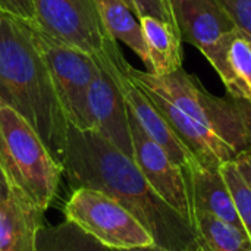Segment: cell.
Wrapping results in <instances>:
<instances>
[{"mask_svg":"<svg viewBox=\"0 0 251 251\" xmlns=\"http://www.w3.org/2000/svg\"><path fill=\"white\" fill-rule=\"evenodd\" d=\"M234 160H235L240 172L243 174V176L246 178V181L251 187V149H247V150L238 153Z\"/></svg>","mask_w":251,"mask_h":251,"instance_id":"23","label":"cell"},{"mask_svg":"<svg viewBox=\"0 0 251 251\" xmlns=\"http://www.w3.org/2000/svg\"><path fill=\"white\" fill-rule=\"evenodd\" d=\"M26 24L49 68L69 125L82 131H93L88 90L97 71V63L90 54L53 40L32 22Z\"/></svg>","mask_w":251,"mask_h":251,"instance_id":"5","label":"cell"},{"mask_svg":"<svg viewBox=\"0 0 251 251\" xmlns=\"http://www.w3.org/2000/svg\"><path fill=\"white\" fill-rule=\"evenodd\" d=\"M188 184L194 212L209 213L246 231L219 168H206L199 165L191 172Z\"/></svg>","mask_w":251,"mask_h":251,"instance_id":"13","label":"cell"},{"mask_svg":"<svg viewBox=\"0 0 251 251\" xmlns=\"http://www.w3.org/2000/svg\"><path fill=\"white\" fill-rule=\"evenodd\" d=\"M69 188L104 193L124 206L168 251H201L197 232L150 187L134 159L96 131L68 128L62 160Z\"/></svg>","mask_w":251,"mask_h":251,"instance_id":"1","label":"cell"},{"mask_svg":"<svg viewBox=\"0 0 251 251\" xmlns=\"http://www.w3.org/2000/svg\"><path fill=\"white\" fill-rule=\"evenodd\" d=\"M0 168L12 191L43 210L57 194L63 169L15 110L0 104Z\"/></svg>","mask_w":251,"mask_h":251,"instance_id":"4","label":"cell"},{"mask_svg":"<svg viewBox=\"0 0 251 251\" xmlns=\"http://www.w3.org/2000/svg\"><path fill=\"white\" fill-rule=\"evenodd\" d=\"M129 78L141 88L154 91L184 113L219 135L235 154L251 149V103L226 93L224 97L210 94L197 76L187 74L182 68L168 75L143 72L131 65Z\"/></svg>","mask_w":251,"mask_h":251,"instance_id":"3","label":"cell"},{"mask_svg":"<svg viewBox=\"0 0 251 251\" xmlns=\"http://www.w3.org/2000/svg\"><path fill=\"white\" fill-rule=\"evenodd\" d=\"M194 229L201 251H251L246 231L209 213L194 212Z\"/></svg>","mask_w":251,"mask_h":251,"instance_id":"17","label":"cell"},{"mask_svg":"<svg viewBox=\"0 0 251 251\" xmlns=\"http://www.w3.org/2000/svg\"><path fill=\"white\" fill-rule=\"evenodd\" d=\"M150 57V72L168 75L182 68L181 37L166 21L144 15L140 19Z\"/></svg>","mask_w":251,"mask_h":251,"instance_id":"15","label":"cell"},{"mask_svg":"<svg viewBox=\"0 0 251 251\" xmlns=\"http://www.w3.org/2000/svg\"><path fill=\"white\" fill-rule=\"evenodd\" d=\"M35 251H115L104 246L74 222L43 226L37 235Z\"/></svg>","mask_w":251,"mask_h":251,"instance_id":"18","label":"cell"},{"mask_svg":"<svg viewBox=\"0 0 251 251\" xmlns=\"http://www.w3.org/2000/svg\"><path fill=\"white\" fill-rule=\"evenodd\" d=\"M97 71L88 90V107L93 131L99 132L122 153L132 157V141L128 121V106L110 66L94 59Z\"/></svg>","mask_w":251,"mask_h":251,"instance_id":"9","label":"cell"},{"mask_svg":"<svg viewBox=\"0 0 251 251\" xmlns=\"http://www.w3.org/2000/svg\"><path fill=\"white\" fill-rule=\"evenodd\" d=\"M122 1H124V3H125V4H126V6H128V7H129V9L134 12V15L137 16V9H135V4H134V1H132V0H122Z\"/></svg>","mask_w":251,"mask_h":251,"instance_id":"26","label":"cell"},{"mask_svg":"<svg viewBox=\"0 0 251 251\" xmlns=\"http://www.w3.org/2000/svg\"><path fill=\"white\" fill-rule=\"evenodd\" d=\"M215 71L226 93L251 103V38L237 26L224 40L221 63Z\"/></svg>","mask_w":251,"mask_h":251,"instance_id":"14","label":"cell"},{"mask_svg":"<svg viewBox=\"0 0 251 251\" xmlns=\"http://www.w3.org/2000/svg\"><path fill=\"white\" fill-rule=\"evenodd\" d=\"M234 25L251 38V0H219Z\"/></svg>","mask_w":251,"mask_h":251,"instance_id":"20","label":"cell"},{"mask_svg":"<svg viewBox=\"0 0 251 251\" xmlns=\"http://www.w3.org/2000/svg\"><path fill=\"white\" fill-rule=\"evenodd\" d=\"M103 25L116 41L129 47L147 66L150 72V57L138 18L122 0H94Z\"/></svg>","mask_w":251,"mask_h":251,"instance_id":"16","label":"cell"},{"mask_svg":"<svg viewBox=\"0 0 251 251\" xmlns=\"http://www.w3.org/2000/svg\"><path fill=\"white\" fill-rule=\"evenodd\" d=\"M63 213L65 219L113 250L154 244L147 229L124 206L101 191L72 190Z\"/></svg>","mask_w":251,"mask_h":251,"instance_id":"6","label":"cell"},{"mask_svg":"<svg viewBox=\"0 0 251 251\" xmlns=\"http://www.w3.org/2000/svg\"><path fill=\"white\" fill-rule=\"evenodd\" d=\"M219 171L231 191L238 218L251 240V187L240 172L235 160L225 162L219 166Z\"/></svg>","mask_w":251,"mask_h":251,"instance_id":"19","label":"cell"},{"mask_svg":"<svg viewBox=\"0 0 251 251\" xmlns=\"http://www.w3.org/2000/svg\"><path fill=\"white\" fill-rule=\"evenodd\" d=\"M169 4L181 40L196 46L207 60L235 28L219 0H169Z\"/></svg>","mask_w":251,"mask_h":251,"instance_id":"10","label":"cell"},{"mask_svg":"<svg viewBox=\"0 0 251 251\" xmlns=\"http://www.w3.org/2000/svg\"><path fill=\"white\" fill-rule=\"evenodd\" d=\"M115 251H168L156 244H151V246H147V247H135V249H124V250H115Z\"/></svg>","mask_w":251,"mask_h":251,"instance_id":"25","label":"cell"},{"mask_svg":"<svg viewBox=\"0 0 251 251\" xmlns=\"http://www.w3.org/2000/svg\"><path fill=\"white\" fill-rule=\"evenodd\" d=\"M132 1L135 4L138 19L144 15H150V16H154V18H159L162 21L169 22L176 29L169 0H132Z\"/></svg>","mask_w":251,"mask_h":251,"instance_id":"21","label":"cell"},{"mask_svg":"<svg viewBox=\"0 0 251 251\" xmlns=\"http://www.w3.org/2000/svg\"><path fill=\"white\" fill-rule=\"evenodd\" d=\"M32 24L53 40L90 56L104 51L110 37L94 0H32Z\"/></svg>","mask_w":251,"mask_h":251,"instance_id":"7","label":"cell"},{"mask_svg":"<svg viewBox=\"0 0 251 251\" xmlns=\"http://www.w3.org/2000/svg\"><path fill=\"white\" fill-rule=\"evenodd\" d=\"M128 121L132 141V159L135 165L159 197L194 226L190 184L184 172L171 160L165 150L144 132L129 109Z\"/></svg>","mask_w":251,"mask_h":251,"instance_id":"8","label":"cell"},{"mask_svg":"<svg viewBox=\"0 0 251 251\" xmlns=\"http://www.w3.org/2000/svg\"><path fill=\"white\" fill-rule=\"evenodd\" d=\"M0 104L24 118L62 166L69 122L51 75L29 25L3 12H0Z\"/></svg>","mask_w":251,"mask_h":251,"instance_id":"2","label":"cell"},{"mask_svg":"<svg viewBox=\"0 0 251 251\" xmlns=\"http://www.w3.org/2000/svg\"><path fill=\"white\" fill-rule=\"evenodd\" d=\"M44 212L10 190L9 197L0 201V251H35Z\"/></svg>","mask_w":251,"mask_h":251,"instance_id":"12","label":"cell"},{"mask_svg":"<svg viewBox=\"0 0 251 251\" xmlns=\"http://www.w3.org/2000/svg\"><path fill=\"white\" fill-rule=\"evenodd\" d=\"M141 90L151 100L156 109L163 115L174 132L188 147V150L194 154V157L201 166L219 168L225 162L235 159L237 154L231 149V146H228L212 129L206 128L204 125L184 113L179 107H176L163 96L150 90Z\"/></svg>","mask_w":251,"mask_h":251,"instance_id":"11","label":"cell"},{"mask_svg":"<svg viewBox=\"0 0 251 251\" xmlns=\"http://www.w3.org/2000/svg\"><path fill=\"white\" fill-rule=\"evenodd\" d=\"M0 12L25 22H32L35 18L32 0H0Z\"/></svg>","mask_w":251,"mask_h":251,"instance_id":"22","label":"cell"},{"mask_svg":"<svg viewBox=\"0 0 251 251\" xmlns=\"http://www.w3.org/2000/svg\"><path fill=\"white\" fill-rule=\"evenodd\" d=\"M9 194H10V187H9V182H7V179H6V176L0 168V201L7 199Z\"/></svg>","mask_w":251,"mask_h":251,"instance_id":"24","label":"cell"}]
</instances>
